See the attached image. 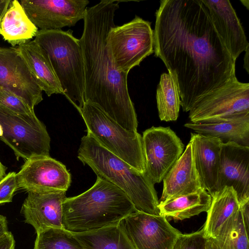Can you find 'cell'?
I'll use <instances>...</instances> for the list:
<instances>
[{
    "label": "cell",
    "mask_w": 249,
    "mask_h": 249,
    "mask_svg": "<svg viewBox=\"0 0 249 249\" xmlns=\"http://www.w3.org/2000/svg\"><path fill=\"white\" fill-rule=\"evenodd\" d=\"M153 38L155 56L176 79L184 112L236 77L235 60L202 0H160Z\"/></svg>",
    "instance_id": "cell-1"
},
{
    "label": "cell",
    "mask_w": 249,
    "mask_h": 249,
    "mask_svg": "<svg viewBox=\"0 0 249 249\" xmlns=\"http://www.w3.org/2000/svg\"><path fill=\"white\" fill-rule=\"evenodd\" d=\"M122 1L103 0L87 8L79 39L84 60V101L101 109L125 129L137 132L138 120L127 87L128 73L116 69L107 44Z\"/></svg>",
    "instance_id": "cell-2"
},
{
    "label": "cell",
    "mask_w": 249,
    "mask_h": 249,
    "mask_svg": "<svg viewBox=\"0 0 249 249\" xmlns=\"http://www.w3.org/2000/svg\"><path fill=\"white\" fill-rule=\"evenodd\" d=\"M136 211L127 196L119 187L97 177L82 194L66 197L63 203V226L73 233L119 223Z\"/></svg>",
    "instance_id": "cell-3"
},
{
    "label": "cell",
    "mask_w": 249,
    "mask_h": 249,
    "mask_svg": "<svg viewBox=\"0 0 249 249\" xmlns=\"http://www.w3.org/2000/svg\"><path fill=\"white\" fill-rule=\"evenodd\" d=\"M77 157L97 177L121 189L137 211L160 215L157 193L146 173L139 172L109 151L89 133L81 138Z\"/></svg>",
    "instance_id": "cell-4"
},
{
    "label": "cell",
    "mask_w": 249,
    "mask_h": 249,
    "mask_svg": "<svg viewBox=\"0 0 249 249\" xmlns=\"http://www.w3.org/2000/svg\"><path fill=\"white\" fill-rule=\"evenodd\" d=\"M73 31L39 30L35 40L47 55L63 95L79 111L85 103V68L79 39Z\"/></svg>",
    "instance_id": "cell-5"
},
{
    "label": "cell",
    "mask_w": 249,
    "mask_h": 249,
    "mask_svg": "<svg viewBox=\"0 0 249 249\" xmlns=\"http://www.w3.org/2000/svg\"><path fill=\"white\" fill-rule=\"evenodd\" d=\"M89 133L101 145L141 173L145 172L142 136L127 130L101 109L85 102L79 111Z\"/></svg>",
    "instance_id": "cell-6"
},
{
    "label": "cell",
    "mask_w": 249,
    "mask_h": 249,
    "mask_svg": "<svg viewBox=\"0 0 249 249\" xmlns=\"http://www.w3.org/2000/svg\"><path fill=\"white\" fill-rule=\"evenodd\" d=\"M0 140L14 151L18 160L50 156V137L36 114H18L0 105Z\"/></svg>",
    "instance_id": "cell-7"
},
{
    "label": "cell",
    "mask_w": 249,
    "mask_h": 249,
    "mask_svg": "<svg viewBox=\"0 0 249 249\" xmlns=\"http://www.w3.org/2000/svg\"><path fill=\"white\" fill-rule=\"evenodd\" d=\"M107 44L115 68L128 74L154 53L151 22L138 16L124 24L114 26L107 36Z\"/></svg>",
    "instance_id": "cell-8"
},
{
    "label": "cell",
    "mask_w": 249,
    "mask_h": 249,
    "mask_svg": "<svg viewBox=\"0 0 249 249\" xmlns=\"http://www.w3.org/2000/svg\"><path fill=\"white\" fill-rule=\"evenodd\" d=\"M145 173L155 184L161 182L179 158L184 144L169 127L152 126L142 136Z\"/></svg>",
    "instance_id": "cell-9"
},
{
    "label": "cell",
    "mask_w": 249,
    "mask_h": 249,
    "mask_svg": "<svg viewBox=\"0 0 249 249\" xmlns=\"http://www.w3.org/2000/svg\"><path fill=\"white\" fill-rule=\"evenodd\" d=\"M189 112L191 122L249 113V84L236 77L203 97Z\"/></svg>",
    "instance_id": "cell-10"
},
{
    "label": "cell",
    "mask_w": 249,
    "mask_h": 249,
    "mask_svg": "<svg viewBox=\"0 0 249 249\" xmlns=\"http://www.w3.org/2000/svg\"><path fill=\"white\" fill-rule=\"evenodd\" d=\"M119 223L135 249H172L181 233L164 216L137 211Z\"/></svg>",
    "instance_id": "cell-11"
},
{
    "label": "cell",
    "mask_w": 249,
    "mask_h": 249,
    "mask_svg": "<svg viewBox=\"0 0 249 249\" xmlns=\"http://www.w3.org/2000/svg\"><path fill=\"white\" fill-rule=\"evenodd\" d=\"M88 0H22L20 3L28 17L40 30L72 27L83 19Z\"/></svg>",
    "instance_id": "cell-12"
},
{
    "label": "cell",
    "mask_w": 249,
    "mask_h": 249,
    "mask_svg": "<svg viewBox=\"0 0 249 249\" xmlns=\"http://www.w3.org/2000/svg\"><path fill=\"white\" fill-rule=\"evenodd\" d=\"M0 87L34 107L43 100L42 90L17 47H0Z\"/></svg>",
    "instance_id": "cell-13"
},
{
    "label": "cell",
    "mask_w": 249,
    "mask_h": 249,
    "mask_svg": "<svg viewBox=\"0 0 249 249\" xmlns=\"http://www.w3.org/2000/svg\"><path fill=\"white\" fill-rule=\"evenodd\" d=\"M18 188L28 191H67L71 175L65 165L50 156L26 160L16 173Z\"/></svg>",
    "instance_id": "cell-14"
},
{
    "label": "cell",
    "mask_w": 249,
    "mask_h": 249,
    "mask_svg": "<svg viewBox=\"0 0 249 249\" xmlns=\"http://www.w3.org/2000/svg\"><path fill=\"white\" fill-rule=\"evenodd\" d=\"M226 186L233 188L240 205L249 200V146L222 143L216 191Z\"/></svg>",
    "instance_id": "cell-15"
},
{
    "label": "cell",
    "mask_w": 249,
    "mask_h": 249,
    "mask_svg": "<svg viewBox=\"0 0 249 249\" xmlns=\"http://www.w3.org/2000/svg\"><path fill=\"white\" fill-rule=\"evenodd\" d=\"M66 191H28L21 207L25 222L36 232L48 228H64L63 203Z\"/></svg>",
    "instance_id": "cell-16"
},
{
    "label": "cell",
    "mask_w": 249,
    "mask_h": 249,
    "mask_svg": "<svg viewBox=\"0 0 249 249\" xmlns=\"http://www.w3.org/2000/svg\"><path fill=\"white\" fill-rule=\"evenodd\" d=\"M214 27L234 60L249 48L244 30L228 0H202Z\"/></svg>",
    "instance_id": "cell-17"
},
{
    "label": "cell",
    "mask_w": 249,
    "mask_h": 249,
    "mask_svg": "<svg viewBox=\"0 0 249 249\" xmlns=\"http://www.w3.org/2000/svg\"><path fill=\"white\" fill-rule=\"evenodd\" d=\"M163 190L159 202L205 190L194 162L191 141L162 180Z\"/></svg>",
    "instance_id": "cell-18"
},
{
    "label": "cell",
    "mask_w": 249,
    "mask_h": 249,
    "mask_svg": "<svg viewBox=\"0 0 249 249\" xmlns=\"http://www.w3.org/2000/svg\"><path fill=\"white\" fill-rule=\"evenodd\" d=\"M195 167L203 188L210 195L216 191L222 142L218 138L191 133Z\"/></svg>",
    "instance_id": "cell-19"
},
{
    "label": "cell",
    "mask_w": 249,
    "mask_h": 249,
    "mask_svg": "<svg viewBox=\"0 0 249 249\" xmlns=\"http://www.w3.org/2000/svg\"><path fill=\"white\" fill-rule=\"evenodd\" d=\"M184 126L196 133L218 138L222 143L233 142L249 147V113L190 122Z\"/></svg>",
    "instance_id": "cell-20"
},
{
    "label": "cell",
    "mask_w": 249,
    "mask_h": 249,
    "mask_svg": "<svg viewBox=\"0 0 249 249\" xmlns=\"http://www.w3.org/2000/svg\"><path fill=\"white\" fill-rule=\"evenodd\" d=\"M17 48L41 89L48 96L63 94L47 55L36 41L20 44Z\"/></svg>",
    "instance_id": "cell-21"
},
{
    "label": "cell",
    "mask_w": 249,
    "mask_h": 249,
    "mask_svg": "<svg viewBox=\"0 0 249 249\" xmlns=\"http://www.w3.org/2000/svg\"><path fill=\"white\" fill-rule=\"evenodd\" d=\"M38 28L28 17L20 2L11 0L0 22V35L13 46L31 40Z\"/></svg>",
    "instance_id": "cell-22"
},
{
    "label": "cell",
    "mask_w": 249,
    "mask_h": 249,
    "mask_svg": "<svg viewBox=\"0 0 249 249\" xmlns=\"http://www.w3.org/2000/svg\"><path fill=\"white\" fill-rule=\"evenodd\" d=\"M211 196L212 202L202 230L206 238L215 239L222 225L240 209V205L232 187H225Z\"/></svg>",
    "instance_id": "cell-23"
},
{
    "label": "cell",
    "mask_w": 249,
    "mask_h": 249,
    "mask_svg": "<svg viewBox=\"0 0 249 249\" xmlns=\"http://www.w3.org/2000/svg\"><path fill=\"white\" fill-rule=\"evenodd\" d=\"M212 196L205 190L178 196L158 205L159 214L168 221L183 220L207 212L211 204Z\"/></svg>",
    "instance_id": "cell-24"
},
{
    "label": "cell",
    "mask_w": 249,
    "mask_h": 249,
    "mask_svg": "<svg viewBox=\"0 0 249 249\" xmlns=\"http://www.w3.org/2000/svg\"><path fill=\"white\" fill-rule=\"evenodd\" d=\"M73 234L83 249H135L119 223Z\"/></svg>",
    "instance_id": "cell-25"
},
{
    "label": "cell",
    "mask_w": 249,
    "mask_h": 249,
    "mask_svg": "<svg viewBox=\"0 0 249 249\" xmlns=\"http://www.w3.org/2000/svg\"><path fill=\"white\" fill-rule=\"evenodd\" d=\"M159 116L161 121H176L181 107L179 88L171 73H163L156 91Z\"/></svg>",
    "instance_id": "cell-26"
},
{
    "label": "cell",
    "mask_w": 249,
    "mask_h": 249,
    "mask_svg": "<svg viewBox=\"0 0 249 249\" xmlns=\"http://www.w3.org/2000/svg\"><path fill=\"white\" fill-rule=\"evenodd\" d=\"M248 234L239 209L225 222L213 239L219 249H249Z\"/></svg>",
    "instance_id": "cell-27"
},
{
    "label": "cell",
    "mask_w": 249,
    "mask_h": 249,
    "mask_svg": "<svg viewBox=\"0 0 249 249\" xmlns=\"http://www.w3.org/2000/svg\"><path fill=\"white\" fill-rule=\"evenodd\" d=\"M33 249H83L72 232L64 228H48L36 232Z\"/></svg>",
    "instance_id": "cell-28"
},
{
    "label": "cell",
    "mask_w": 249,
    "mask_h": 249,
    "mask_svg": "<svg viewBox=\"0 0 249 249\" xmlns=\"http://www.w3.org/2000/svg\"><path fill=\"white\" fill-rule=\"evenodd\" d=\"M0 105L18 114L35 115L34 108L10 90L0 87Z\"/></svg>",
    "instance_id": "cell-29"
},
{
    "label": "cell",
    "mask_w": 249,
    "mask_h": 249,
    "mask_svg": "<svg viewBox=\"0 0 249 249\" xmlns=\"http://www.w3.org/2000/svg\"><path fill=\"white\" fill-rule=\"evenodd\" d=\"M208 239L202 229L191 233H181L172 249H206Z\"/></svg>",
    "instance_id": "cell-30"
},
{
    "label": "cell",
    "mask_w": 249,
    "mask_h": 249,
    "mask_svg": "<svg viewBox=\"0 0 249 249\" xmlns=\"http://www.w3.org/2000/svg\"><path fill=\"white\" fill-rule=\"evenodd\" d=\"M18 189L16 173L9 172L0 182V204L12 202L14 194Z\"/></svg>",
    "instance_id": "cell-31"
},
{
    "label": "cell",
    "mask_w": 249,
    "mask_h": 249,
    "mask_svg": "<svg viewBox=\"0 0 249 249\" xmlns=\"http://www.w3.org/2000/svg\"><path fill=\"white\" fill-rule=\"evenodd\" d=\"M15 241L13 234L7 231L0 236V249H15Z\"/></svg>",
    "instance_id": "cell-32"
},
{
    "label": "cell",
    "mask_w": 249,
    "mask_h": 249,
    "mask_svg": "<svg viewBox=\"0 0 249 249\" xmlns=\"http://www.w3.org/2000/svg\"><path fill=\"white\" fill-rule=\"evenodd\" d=\"M240 209L241 212L243 222L248 233L249 230V200L240 204Z\"/></svg>",
    "instance_id": "cell-33"
},
{
    "label": "cell",
    "mask_w": 249,
    "mask_h": 249,
    "mask_svg": "<svg viewBox=\"0 0 249 249\" xmlns=\"http://www.w3.org/2000/svg\"><path fill=\"white\" fill-rule=\"evenodd\" d=\"M8 231L7 221L6 217L0 215V236Z\"/></svg>",
    "instance_id": "cell-34"
},
{
    "label": "cell",
    "mask_w": 249,
    "mask_h": 249,
    "mask_svg": "<svg viewBox=\"0 0 249 249\" xmlns=\"http://www.w3.org/2000/svg\"><path fill=\"white\" fill-rule=\"evenodd\" d=\"M10 2V0H0V22L6 11Z\"/></svg>",
    "instance_id": "cell-35"
},
{
    "label": "cell",
    "mask_w": 249,
    "mask_h": 249,
    "mask_svg": "<svg viewBox=\"0 0 249 249\" xmlns=\"http://www.w3.org/2000/svg\"><path fill=\"white\" fill-rule=\"evenodd\" d=\"M249 48H248L245 51V55L244 57V68L245 69L248 73L249 72Z\"/></svg>",
    "instance_id": "cell-36"
},
{
    "label": "cell",
    "mask_w": 249,
    "mask_h": 249,
    "mask_svg": "<svg viewBox=\"0 0 249 249\" xmlns=\"http://www.w3.org/2000/svg\"><path fill=\"white\" fill-rule=\"evenodd\" d=\"M206 249H219L214 242V240L212 238H208L207 245H206Z\"/></svg>",
    "instance_id": "cell-37"
},
{
    "label": "cell",
    "mask_w": 249,
    "mask_h": 249,
    "mask_svg": "<svg viewBox=\"0 0 249 249\" xmlns=\"http://www.w3.org/2000/svg\"><path fill=\"white\" fill-rule=\"evenodd\" d=\"M7 167L3 165L0 161V182L6 176V170Z\"/></svg>",
    "instance_id": "cell-38"
},
{
    "label": "cell",
    "mask_w": 249,
    "mask_h": 249,
    "mask_svg": "<svg viewBox=\"0 0 249 249\" xmlns=\"http://www.w3.org/2000/svg\"><path fill=\"white\" fill-rule=\"evenodd\" d=\"M242 4L249 10V1L248 0H240Z\"/></svg>",
    "instance_id": "cell-39"
},
{
    "label": "cell",
    "mask_w": 249,
    "mask_h": 249,
    "mask_svg": "<svg viewBox=\"0 0 249 249\" xmlns=\"http://www.w3.org/2000/svg\"><path fill=\"white\" fill-rule=\"evenodd\" d=\"M3 134V129L2 126L0 124V137H1Z\"/></svg>",
    "instance_id": "cell-40"
}]
</instances>
